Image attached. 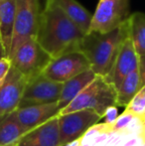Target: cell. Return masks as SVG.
Listing matches in <instances>:
<instances>
[{
  "mask_svg": "<svg viewBox=\"0 0 145 146\" xmlns=\"http://www.w3.org/2000/svg\"><path fill=\"white\" fill-rule=\"evenodd\" d=\"M126 38H128L127 21L107 33L87 32L79 43V51L85 56L91 70L97 77L107 78Z\"/></svg>",
  "mask_w": 145,
  "mask_h": 146,
  "instance_id": "obj_2",
  "label": "cell"
},
{
  "mask_svg": "<svg viewBox=\"0 0 145 146\" xmlns=\"http://www.w3.org/2000/svg\"><path fill=\"white\" fill-rule=\"evenodd\" d=\"M105 123L109 125H112L114 122H115L116 118L118 117V114H117V108L116 106H110L107 110L105 113Z\"/></svg>",
  "mask_w": 145,
  "mask_h": 146,
  "instance_id": "obj_23",
  "label": "cell"
},
{
  "mask_svg": "<svg viewBox=\"0 0 145 146\" xmlns=\"http://www.w3.org/2000/svg\"><path fill=\"white\" fill-rule=\"evenodd\" d=\"M16 146H61L58 116L28 131Z\"/></svg>",
  "mask_w": 145,
  "mask_h": 146,
  "instance_id": "obj_14",
  "label": "cell"
},
{
  "mask_svg": "<svg viewBox=\"0 0 145 146\" xmlns=\"http://www.w3.org/2000/svg\"><path fill=\"white\" fill-rule=\"evenodd\" d=\"M116 88L105 78L97 77L59 115L83 110H91L103 118L107 110L116 106Z\"/></svg>",
  "mask_w": 145,
  "mask_h": 146,
  "instance_id": "obj_3",
  "label": "cell"
},
{
  "mask_svg": "<svg viewBox=\"0 0 145 146\" xmlns=\"http://www.w3.org/2000/svg\"><path fill=\"white\" fill-rule=\"evenodd\" d=\"M101 117L91 110H83L58 115L60 144L67 145L79 139L91 126L99 123Z\"/></svg>",
  "mask_w": 145,
  "mask_h": 146,
  "instance_id": "obj_8",
  "label": "cell"
},
{
  "mask_svg": "<svg viewBox=\"0 0 145 146\" xmlns=\"http://www.w3.org/2000/svg\"><path fill=\"white\" fill-rule=\"evenodd\" d=\"M125 111L131 113L145 123V86L140 88L131 102L125 106Z\"/></svg>",
  "mask_w": 145,
  "mask_h": 146,
  "instance_id": "obj_21",
  "label": "cell"
},
{
  "mask_svg": "<svg viewBox=\"0 0 145 146\" xmlns=\"http://www.w3.org/2000/svg\"><path fill=\"white\" fill-rule=\"evenodd\" d=\"M9 60L12 67L30 80L41 75L52 58L34 38L22 43Z\"/></svg>",
  "mask_w": 145,
  "mask_h": 146,
  "instance_id": "obj_5",
  "label": "cell"
},
{
  "mask_svg": "<svg viewBox=\"0 0 145 146\" xmlns=\"http://www.w3.org/2000/svg\"><path fill=\"white\" fill-rule=\"evenodd\" d=\"M128 37L131 40L136 53L139 57L145 56V14L135 12L129 15Z\"/></svg>",
  "mask_w": 145,
  "mask_h": 146,
  "instance_id": "obj_19",
  "label": "cell"
},
{
  "mask_svg": "<svg viewBox=\"0 0 145 146\" xmlns=\"http://www.w3.org/2000/svg\"><path fill=\"white\" fill-rule=\"evenodd\" d=\"M41 11L40 0H16L15 26L8 59L23 42L36 39Z\"/></svg>",
  "mask_w": 145,
  "mask_h": 146,
  "instance_id": "obj_6",
  "label": "cell"
},
{
  "mask_svg": "<svg viewBox=\"0 0 145 146\" xmlns=\"http://www.w3.org/2000/svg\"><path fill=\"white\" fill-rule=\"evenodd\" d=\"M97 77V76L89 69L63 84L61 96L58 100L61 111L67 108L89 84L93 83Z\"/></svg>",
  "mask_w": 145,
  "mask_h": 146,
  "instance_id": "obj_16",
  "label": "cell"
},
{
  "mask_svg": "<svg viewBox=\"0 0 145 146\" xmlns=\"http://www.w3.org/2000/svg\"><path fill=\"white\" fill-rule=\"evenodd\" d=\"M48 1L52 2L63 13L66 14L81 30L83 34H87L89 31L93 14L89 13L77 1L75 0H48Z\"/></svg>",
  "mask_w": 145,
  "mask_h": 146,
  "instance_id": "obj_17",
  "label": "cell"
},
{
  "mask_svg": "<svg viewBox=\"0 0 145 146\" xmlns=\"http://www.w3.org/2000/svg\"><path fill=\"white\" fill-rule=\"evenodd\" d=\"M11 61L6 57L0 58V87L3 85L11 69Z\"/></svg>",
  "mask_w": 145,
  "mask_h": 146,
  "instance_id": "obj_22",
  "label": "cell"
},
{
  "mask_svg": "<svg viewBox=\"0 0 145 146\" xmlns=\"http://www.w3.org/2000/svg\"><path fill=\"white\" fill-rule=\"evenodd\" d=\"M61 146H65V145H61Z\"/></svg>",
  "mask_w": 145,
  "mask_h": 146,
  "instance_id": "obj_26",
  "label": "cell"
},
{
  "mask_svg": "<svg viewBox=\"0 0 145 146\" xmlns=\"http://www.w3.org/2000/svg\"><path fill=\"white\" fill-rule=\"evenodd\" d=\"M62 88L63 84L51 81L41 74L35 78L28 80L19 108L58 102Z\"/></svg>",
  "mask_w": 145,
  "mask_h": 146,
  "instance_id": "obj_10",
  "label": "cell"
},
{
  "mask_svg": "<svg viewBox=\"0 0 145 146\" xmlns=\"http://www.w3.org/2000/svg\"><path fill=\"white\" fill-rule=\"evenodd\" d=\"M145 127L139 130L112 131L107 123L91 126L81 138L79 146H143Z\"/></svg>",
  "mask_w": 145,
  "mask_h": 146,
  "instance_id": "obj_4",
  "label": "cell"
},
{
  "mask_svg": "<svg viewBox=\"0 0 145 146\" xmlns=\"http://www.w3.org/2000/svg\"><path fill=\"white\" fill-rule=\"evenodd\" d=\"M141 88L138 70L128 75L116 88V106L125 108Z\"/></svg>",
  "mask_w": 145,
  "mask_h": 146,
  "instance_id": "obj_20",
  "label": "cell"
},
{
  "mask_svg": "<svg viewBox=\"0 0 145 146\" xmlns=\"http://www.w3.org/2000/svg\"><path fill=\"white\" fill-rule=\"evenodd\" d=\"M0 50H1V46H0ZM1 54H2V53H1ZM2 57H3V56H2Z\"/></svg>",
  "mask_w": 145,
  "mask_h": 146,
  "instance_id": "obj_24",
  "label": "cell"
},
{
  "mask_svg": "<svg viewBox=\"0 0 145 146\" xmlns=\"http://www.w3.org/2000/svg\"><path fill=\"white\" fill-rule=\"evenodd\" d=\"M28 79L11 66L8 76L0 87V117L15 111L20 102Z\"/></svg>",
  "mask_w": 145,
  "mask_h": 146,
  "instance_id": "obj_11",
  "label": "cell"
},
{
  "mask_svg": "<svg viewBox=\"0 0 145 146\" xmlns=\"http://www.w3.org/2000/svg\"><path fill=\"white\" fill-rule=\"evenodd\" d=\"M128 17L129 0H99L91 17L89 31L109 32L127 21Z\"/></svg>",
  "mask_w": 145,
  "mask_h": 146,
  "instance_id": "obj_7",
  "label": "cell"
},
{
  "mask_svg": "<svg viewBox=\"0 0 145 146\" xmlns=\"http://www.w3.org/2000/svg\"><path fill=\"white\" fill-rule=\"evenodd\" d=\"M26 133L14 111L0 117V146H16Z\"/></svg>",
  "mask_w": 145,
  "mask_h": 146,
  "instance_id": "obj_18",
  "label": "cell"
},
{
  "mask_svg": "<svg viewBox=\"0 0 145 146\" xmlns=\"http://www.w3.org/2000/svg\"><path fill=\"white\" fill-rule=\"evenodd\" d=\"M85 34L52 2L45 0L36 40L52 59L79 51Z\"/></svg>",
  "mask_w": 145,
  "mask_h": 146,
  "instance_id": "obj_1",
  "label": "cell"
},
{
  "mask_svg": "<svg viewBox=\"0 0 145 146\" xmlns=\"http://www.w3.org/2000/svg\"><path fill=\"white\" fill-rule=\"evenodd\" d=\"M143 146H145V142H144V144H143Z\"/></svg>",
  "mask_w": 145,
  "mask_h": 146,
  "instance_id": "obj_25",
  "label": "cell"
},
{
  "mask_svg": "<svg viewBox=\"0 0 145 146\" xmlns=\"http://www.w3.org/2000/svg\"><path fill=\"white\" fill-rule=\"evenodd\" d=\"M138 68L139 56L137 55L131 40L128 37L125 39L118 52L111 72L105 79L116 88L128 75L138 70Z\"/></svg>",
  "mask_w": 145,
  "mask_h": 146,
  "instance_id": "obj_12",
  "label": "cell"
},
{
  "mask_svg": "<svg viewBox=\"0 0 145 146\" xmlns=\"http://www.w3.org/2000/svg\"><path fill=\"white\" fill-rule=\"evenodd\" d=\"M61 112L58 102L43 106H32L26 108H19L14 111L16 118L26 131L51 120L58 116Z\"/></svg>",
  "mask_w": 145,
  "mask_h": 146,
  "instance_id": "obj_13",
  "label": "cell"
},
{
  "mask_svg": "<svg viewBox=\"0 0 145 146\" xmlns=\"http://www.w3.org/2000/svg\"><path fill=\"white\" fill-rule=\"evenodd\" d=\"M16 15V0H0V46L2 56L8 58L11 50Z\"/></svg>",
  "mask_w": 145,
  "mask_h": 146,
  "instance_id": "obj_15",
  "label": "cell"
},
{
  "mask_svg": "<svg viewBox=\"0 0 145 146\" xmlns=\"http://www.w3.org/2000/svg\"><path fill=\"white\" fill-rule=\"evenodd\" d=\"M89 69L91 66L85 55L73 51L52 59L42 74L51 81L64 84Z\"/></svg>",
  "mask_w": 145,
  "mask_h": 146,
  "instance_id": "obj_9",
  "label": "cell"
}]
</instances>
